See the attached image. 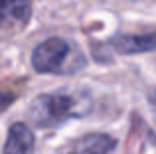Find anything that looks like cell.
I'll list each match as a JSON object with an SVG mask.
<instances>
[{"mask_svg":"<svg viewBox=\"0 0 156 154\" xmlns=\"http://www.w3.org/2000/svg\"><path fill=\"white\" fill-rule=\"evenodd\" d=\"M32 65L38 73H75L85 65V59L71 51L63 38H50L42 42L32 54Z\"/></svg>","mask_w":156,"mask_h":154,"instance_id":"2","label":"cell"},{"mask_svg":"<svg viewBox=\"0 0 156 154\" xmlns=\"http://www.w3.org/2000/svg\"><path fill=\"white\" fill-rule=\"evenodd\" d=\"M89 111V99L81 95L71 93H50V95H40L34 99V103L28 109V115L34 121L36 127L48 128L57 127L69 119L83 117Z\"/></svg>","mask_w":156,"mask_h":154,"instance_id":"1","label":"cell"},{"mask_svg":"<svg viewBox=\"0 0 156 154\" xmlns=\"http://www.w3.org/2000/svg\"><path fill=\"white\" fill-rule=\"evenodd\" d=\"M117 148V138L105 132H91L75 142L69 154H111Z\"/></svg>","mask_w":156,"mask_h":154,"instance_id":"5","label":"cell"},{"mask_svg":"<svg viewBox=\"0 0 156 154\" xmlns=\"http://www.w3.org/2000/svg\"><path fill=\"white\" fill-rule=\"evenodd\" d=\"M111 47L119 54H148L156 51V32L152 34H138V36H117L111 40Z\"/></svg>","mask_w":156,"mask_h":154,"instance_id":"4","label":"cell"},{"mask_svg":"<svg viewBox=\"0 0 156 154\" xmlns=\"http://www.w3.org/2000/svg\"><path fill=\"white\" fill-rule=\"evenodd\" d=\"M12 101H14V95H12V93H0V111L8 109Z\"/></svg>","mask_w":156,"mask_h":154,"instance_id":"7","label":"cell"},{"mask_svg":"<svg viewBox=\"0 0 156 154\" xmlns=\"http://www.w3.org/2000/svg\"><path fill=\"white\" fill-rule=\"evenodd\" d=\"M32 16L30 0H0V24L20 22L26 24Z\"/></svg>","mask_w":156,"mask_h":154,"instance_id":"6","label":"cell"},{"mask_svg":"<svg viewBox=\"0 0 156 154\" xmlns=\"http://www.w3.org/2000/svg\"><path fill=\"white\" fill-rule=\"evenodd\" d=\"M36 138L26 123H14L8 131L2 154H34Z\"/></svg>","mask_w":156,"mask_h":154,"instance_id":"3","label":"cell"}]
</instances>
